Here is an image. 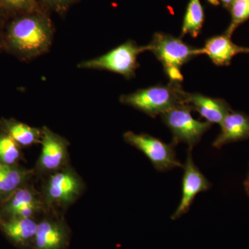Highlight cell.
Listing matches in <instances>:
<instances>
[{
  "label": "cell",
  "mask_w": 249,
  "mask_h": 249,
  "mask_svg": "<svg viewBox=\"0 0 249 249\" xmlns=\"http://www.w3.org/2000/svg\"><path fill=\"white\" fill-rule=\"evenodd\" d=\"M124 142L142 152L151 161L156 170L168 171L175 168H183V164L177 158L175 145L166 143L157 137L147 134H135L126 132Z\"/></svg>",
  "instance_id": "obj_7"
},
{
  "label": "cell",
  "mask_w": 249,
  "mask_h": 249,
  "mask_svg": "<svg viewBox=\"0 0 249 249\" xmlns=\"http://www.w3.org/2000/svg\"><path fill=\"white\" fill-rule=\"evenodd\" d=\"M19 145L5 132H0V162L6 165H17L21 158Z\"/></svg>",
  "instance_id": "obj_19"
},
{
  "label": "cell",
  "mask_w": 249,
  "mask_h": 249,
  "mask_svg": "<svg viewBox=\"0 0 249 249\" xmlns=\"http://www.w3.org/2000/svg\"><path fill=\"white\" fill-rule=\"evenodd\" d=\"M182 189L181 198L178 209L172 215L171 219H178L189 211L196 196L201 192L208 191L211 183L203 175L195 163L192 156V150L188 149L186 163L183 164Z\"/></svg>",
  "instance_id": "obj_10"
},
{
  "label": "cell",
  "mask_w": 249,
  "mask_h": 249,
  "mask_svg": "<svg viewBox=\"0 0 249 249\" xmlns=\"http://www.w3.org/2000/svg\"><path fill=\"white\" fill-rule=\"evenodd\" d=\"M52 39L50 26L36 16H26L14 21L3 36L4 48L22 60L45 53L52 45Z\"/></svg>",
  "instance_id": "obj_1"
},
{
  "label": "cell",
  "mask_w": 249,
  "mask_h": 249,
  "mask_svg": "<svg viewBox=\"0 0 249 249\" xmlns=\"http://www.w3.org/2000/svg\"><path fill=\"white\" fill-rule=\"evenodd\" d=\"M204 11L200 0H190L183 17L181 37L186 35L196 37L200 34L204 22Z\"/></svg>",
  "instance_id": "obj_18"
},
{
  "label": "cell",
  "mask_w": 249,
  "mask_h": 249,
  "mask_svg": "<svg viewBox=\"0 0 249 249\" xmlns=\"http://www.w3.org/2000/svg\"><path fill=\"white\" fill-rule=\"evenodd\" d=\"M40 144L42 148L34 168L36 175L46 177L70 165V142L66 139L43 127Z\"/></svg>",
  "instance_id": "obj_8"
},
{
  "label": "cell",
  "mask_w": 249,
  "mask_h": 249,
  "mask_svg": "<svg viewBox=\"0 0 249 249\" xmlns=\"http://www.w3.org/2000/svg\"><path fill=\"white\" fill-rule=\"evenodd\" d=\"M1 131L9 134L20 147H29L40 143L42 129L31 127L15 119L0 120Z\"/></svg>",
  "instance_id": "obj_17"
},
{
  "label": "cell",
  "mask_w": 249,
  "mask_h": 249,
  "mask_svg": "<svg viewBox=\"0 0 249 249\" xmlns=\"http://www.w3.org/2000/svg\"><path fill=\"white\" fill-rule=\"evenodd\" d=\"M71 240V231L60 214L47 211L38 221L32 249H66Z\"/></svg>",
  "instance_id": "obj_9"
},
{
  "label": "cell",
  "mask_w": 249,
  "mask_h": 249,
  "mask_svg": "<svg viewBox=\"0 0 249 249\" xmlns=\"http://www.w3.org/2000/svg\"><path fill=\"white\" fill-rule=\"evenodd\" d=\"M147 48L162 64L170 81L180 83L183 80L181 67L192 59L202 55L201 48L192 47L181 38L163 33H156Z\"/></svg>",
  "instance_id": "obj_4"
},
{
  "label": "cell",
  "mask_w": 249,
  "mask_h": 249,
  "mask_svg": "<svg viewBox=\"0 0 249 249\" xmlns=\"http://www.w3.org/2000/svg\"><path fill=\"white\" fill-rule=\"evenodd\" d=\"M29 206L42 208L47 211L41 192L28 183L0 205V219H9L19 210Z\"/></svg>",
  "instance_id": "obj_16"
},
{
  "label": "cell",
  "mask_w": 249,
  "mask_h": 249,
  "mask_svg": "<svg viewBox=\"0 0 249 249\" xmlns=\"http://www.w3.org/2000/svg\"><path fill=\"white\" fill-rule=\"evenodd\" d=\"M145 51H148L147 45L139 46L134 41L129 40L101 56L82 62L78 67L106 70L129 79L135 76L136 70L139 67V55Z\"/></svg>",
  "instance_id": "obj_5"
},
{
  "label": "cell",
  "mask_w": 249,
  "mask_h": 249,
  "mask_svg": "<svg viewBox=\"0 0 249 249\" xmlns=\"http://www.w3.org/2000/svg\"><path fill=\"white\" fill-rule=\"evenodd\" d=\"M229 11L231 19L224 34L231 37L236 29L249 19V0H235Z\"/></svg>",
  "instance_id": "obj_20"
},
{
  "label": "cell",
  "mask_w": 249,
  "mask_h": 249,
  "mask_svg": "<svg viewBox=\"0 0 249 249\" xmlns=\"http://www.w3.org/2000/svg\"><path fill=\"white\" fill-rule=\"evenodd\" d=\"M209 1L213 4H222L225 9L229 10L235 0H209Z\"/></svg>",
  "instance_id": "obj_22"
},
{
  "label": "cell",
  "mask_w": 249,
  "mask_h": 249,
  "mask_svg": "<svg viewBox=\"0 0 249 249\" xmlns=\"http://www.w3.org/2000/svg\"><path fill=\"white\" fill-rule=\"evenodd\" d=\"M186 103L206 119L210 124H220L225 116L232 110L224 99L205 96L201 93H187Z\"/></svg>",
  "instance_id": "obj_13"
},
{
  "label": "cell",
  "mask_w": 249,
  "mask_h": 249,
  "mask_svg": "<svg viewBox=\"0 0 249 249\" xmlns=\"http://www.w3.org/2000/svg\"><path fill=\"white\" fill-rule=\"evenodd\" d=\"M52 1H62V0H52Z\"/></svg>",
  "instance_id": "obj_25"
},
{
  "label": "cell",
  "mask_w": 249,
  "mask_h": 249,
  "mask_svg": "<svg viewBox=\"0 0 249 249\" xmlns=\"http://www.w3.org/2000/svg\"><path fill=\"white\" fill-rule=\"evenodd\" d=\"M38 221L35 218L0 219V229L19 247L32 249Z\"/></svg>",
  "instance_id": "obj_14"
},
{
  "label": "cell",
  "mask_w": 249,
  "mask_h": 249,
  "mask_svg": "<svg viewBox=\"0 0 249 249\" xmlns=\"http://www.w3.org/2000/svg\"><path fill=\"white\" fill-rule=\"evenodd\" d=\"M191 107L183 104L173 108L161 114V119L165 125L173 134L172 142L176 146L180 142L193 147L200 142L203 135L211 128L212 124L205 121L196 120L192 116Z\"/></svg>",
  "instance_id": "obj_6"
},
{
  "label": "cell",
  "mask_w": 249,
  "mask_h": 249,
  "mask_svg": "<svg viewBox=\"0 0 249 249\" xmlns=\"http://www.w3.org/2000/svg\"><path fill=\"white\" fill-rule=\"evenodd\" d=\"M220 124V133L213 142L215 148L249 139V116L242 111H231Z\"/></svg>",
  "instance_id": "obj_11"
},
{
  "label": "cell",
  "mask_w": 249,
  "mask_h": 249,
  "mask_svg": "<svg viewBox=\"0 0 249 249\" xmlns=\"http://www.w3.org/2000/svg\"><path fill=\"white\" fill-rule=\"evenodd\" d=\"M201 50L202 55H207L217 66H229L237 54L249 53L248 47L236 45L225 34L210 37Z\"/></svg>",
  "instance_id": "obj_12"
},
{
  "label": "cell",
  "mask_w": 249,
  "mask_h": 249,
  "mask_svg": "<svg viewBox=\"0 0 249 249\" xmlns=\"http://www.w3.org/2000/svg\"><path fill=\"white\" fill-rule=\"evenodd\" d=\"M4 48V40H3V36L0 34V49Z\"/></svg>",
  "instance_id": "obj_24"
},
{
  "label": "cell",
  "mask_w": 249,
  "mask_h": 249,
  "mask_svg": "<svg viewBox=\"0 0 249 249\" xmlns=\"http://www.w3.org/2000/svg\"><path fill=\"white\" fill-rule=\"evenodd\" d=\"M85 189L83 178L69 165L46 176L40 192L47 211L58 212L76 202Z\"/></svg>",
  "instance_id": "obj_3"
},
{
  "label": "cell",
  "mask_w": 249,
  "mask_h": 249,
  "mask_svg": "<svg viewBox=\"0 0 249 249\" xmlns=\"http://www.w3.org/2000/svg\"><path fill=\"white\" fill-rule=\"evenodd\" d=\"M2 1L10 7L21 9L27 6L29 0H2Z\"/></svg>",
  "instance_id": "obj_21"
},
{
  "label": "cell",
  "mask_w": 249,
  "mask_h": 249,
  "mask_svg": "<svg viewBox=\"0 0 249 249\" xmlns=\"http://www.w3.org/2000/svg\"><path fill=\"white\" fill-rule=\"evenodd\" d=\"M244 186H245V189L247 195L249 196V173L247 178H246L245 182H244Z\"/></svg>",
  "instance_id": "obj_23"
},
{
  "label": "cell",
  "mask_w": 249,
  "mask_h": 249,
  "mask_svg": "<svg viewBox=\"0 0 249 249\" xmlns=\"http://www.w3.org/2000/svg\"><path fill=\"white\" fill-rule=\"evenodd\" d=\"M35 175L34 169L0 162V205L9 199L18 189L28 184Z\"/></svg>",
  "instance_id": "obj_15"
},
{
  "label": "cell",
  "mask_w": 249,
  "mask_h": 249,
  "mask_svg": "<svg viewBox=\"0 0 249 249\" xmlns=\"http://www.w3.org/2000/svg\"><path fill=\"white\" fill-rule=\"evenodd\" d=\"M186 92L181 83L170 81L168 85H157L123 95L120 101L152 118L186 103Z\"/></svg>",
  "instance_id": "obj_2"
}]
</instances>
